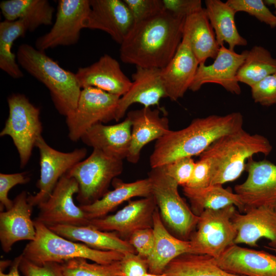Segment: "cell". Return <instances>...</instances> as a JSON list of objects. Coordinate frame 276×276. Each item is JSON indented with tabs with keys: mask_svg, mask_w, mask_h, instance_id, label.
<instances>
[{
	"mask_svg": "<svg viewBox=\"0 0 276 276\" xmlns=\"http://www.w3.org/2000/svg\"><path fill=\"white\" fill-rule=\"evenodd\" d=\"M90 10L83 21L84 28L105 32L121 44L135 24L123 0H90Z\"/></svg>",
	"mask_w": 276,
	"mask_h": 276,
	"instance_id": "cell-16",
	"label": "cell"
},
{
	"mask_svg": "<svg viewBox=\"0 0 276 276\" xmlns=\"http://www.w3.org/2000/svg\"><path fill=\"white\" fill-rule=\"evenodd\" d=\"M28 196L26 191H22L13 200L10 209L0 213V242L6 253L16 242L35 238L34 221L31 219L33 206L29 202Z\"/></svg>",
	"mask_w": 276,
	"mask_h": 276,
	"instance_id": "cell-19",
	"label": "cell"
},
{
	"mask_svg": "<svg viewBox=\"0 0 276 276\" xmlns=\"http://www.w3.org/2000/svg\"><path fill=\"white\" fill-rule=\"evenodd\" d=\"M58 235L74 242H81L88 247L100 250L116 251L124 255L136 254L127 240L114 232L100 231L90 225H57L48 227Z\"/></svg>",
	"mask_w": 276,
	"mask_h": 276,
	"instance_id": "cell-28",
	"label": "cell"
},
{
	"mask_svg": "<svg viewBox=\"0 0 276 276\" xmlns=\"http://www.w3.org/2000/svg\"><path fill=\"white\" fill-rule=\"evenodd\" d=\"M61 265L64 276H123L120 261L102 264L89 263L84 258H75Z\"/></svg>",
	"mask_w": 276,
	"mask_h": 276,
	"instance_id": "cell-36",
	"label": "cell"
},
{
	"mask_svg": "<svg viewBox=\"0 0 276 276\" xmlns=\"http://www.w3.org/2000/svg\"><path fill=\"white\" fill-rule=\"evenodd\" d=\"M90 10V0L58 1L55 21L49 32L37 39L35 48L44 51L77 43Z\"/></svg>",
	"mask_w": 276,
	"mask_h": 276,
	"instance_id": "cell-13",
	"label": "cell"
},
{
	"mask_svg": "<svg viewBox=\"0 0 276 276\" xmlns=\"http://www.w3.org/2000/svg\"><path fill=\"white\" fill-rule=\"evenodd\" d=\"M30 180L26 172L13 174L0 173V210L3 212L10 209L13 200L8 198L9 191L17 185L26 184Z\"/></svg>",
	"mask_w": 276,
	"mask_h": 276,
	"instance_id": "cell-41",
	"label": "cell"
},
{
	"mask_svg": "<svg viewBox=\"0 0 276 276\" xmlns=\"http://www.w3.org/2000/svg\"><path fill=\"white\" fill-rule=\"evenodd\" d=\"M16 58L19 65L48 88L60 114L66 117L75 109L82 90L75 74L27 43L19 46Z\"/></svg>",
	"mask_w": 276,
	"mask_h": 276,
	"instance_id": "cell-4",
	"label": "cell"
},
{
	"mask_svg": "<svg viewBox=\"0 0 276 276\" xmlns=\"http://www.w3.org/2000/svg\"><path fill=\"white\" fill-rule=\"evenodd\" d=\"M154 244L153 251L147 259L148 271L162 274L167 266L176 258L185 254H191L189 240H184L173 236L166 228L158 208L153 218Z\"/></svg>",
	"mask_w": 276,
	"mask_h": 276,
	"instance_id": "cell-26",
	"label": "cell"
},
{
	"mask_svg": "<svg viewBox=\"0 0 276 276\" xmlns=\"http://www.w3.org/2000/svg\"><path fill=\"white\" fill-rule=\"evenodd\" d=\"M131 123L126 117L122 122L110 125L98 123L83 135V143L112 157L126 158L131 142Z\"/></svg>",
	"mask_w": 276,
	"mask_h": 276,
	"instance_id": "cell-25",
	"label": "cell"
},
{
	"mask_svg": "<svg viewBox=\"0 0 276 276\" xmlns=\"http://www.w3.org/2000/svg\"><path fill=\"white\" fill-rule=\"evenodd\" d=\"M183 192L190 202L192 211L197 216L207 209L217 210L231 205H235L240 213L244 211L239 195L222 185H211L199 189L183 187Z\"/></svg>",
	"mask_w": 276,
	"mask_h": 276,
	"instance_id": "cell-31",
	"label": "cell"
},
{
	"mask_svg": "<svg viewBox=\"0 0 276 276\" xmlns=\"http://www.w3.org/2000/svg\"><path fill=\"white\" fill-rule=\"evenodd\" d=\"M132 84L129 90L120 97L117 108L115 120L119 121L125 116L128 108L134 103L144 107L158 105L160 100L167 97L161 77V69L136 66L132 75Z\"/></svg>",
	"mask_w": 276,
	"mask_h": 276,
	"instance_id": "cell-22",
	"label": "cell"
},
{
	"mask_svg": "<svg viewBox=\"0 0 276 276\" xmlns=\"http://www.w3.org/2000/svg\"><path fill=\"white\" fill-rule=\"evenodd\" d=\"M272 149L266 137L251 134L242 128L218 139L199 156L210 165L211 185H223L238 179L245 170L247 160L254 155H268Z\"/></svg>",
	"mask_w": 276,
	"mask_h": 276,
	"instance_id": "cell-3",
	"label": "cell"
},
{
	"mask_svg": "<svg viewBox=\"0 0 276 276\" xmlns=\"http://www.w3.org/2000/svg\"><path fill=\"white\" fill-rule=\"evenodd\" d=\"M232 221L237 231L235 244L257 247L260 239L266 238L269 241L268 248H276V207L251 208L243 214L237 211Z\"/></svg>",
	"mask_w": 276,
	"mask_h": 276,
	"instance_id": "cell-18",
	"label": "cell"
},
{
	"mask_svg": "<svg viewBox=\"0 0 276 276\" xmlns=\"http://www.w3.org/2000/svg\"><path fill=\"white\" fill-rule=\"evenodd\" d=\"M120 98L95 87L82 88L75 109L66 117L69 139L76 142L94 125L115 120Z\"/></svg>",
	"mask_w": 276,
	"mask_h": 276,
	"instance_id": "cell-10",
	"label": "cell"
},
{
	"mask_svg": "<svg viewBox=\"0 0 276 276\" xmlns=\"http://www.w3.org/2000/svg\"><path fill=\"white\" fill-rule=\"evenodd\" d=\"M129 8L134 23L154 17L164 10L162 0H123Z\"/></svg>",
	"mask_w": 276,
	"mask_h": 276,
	"instance_id": "cell-38",
	"label": "cell"
},
{
	"mask_svg": "<svg viewBox=\"0 0 276 276\" xmlns=\"http://www.w3.org/2000/svg\"><path fill=\"white\" fill-rule=\"evenodd\" d=\"M123 169V160L93 149L88 157L77 164L66 174L75 178L78 183L76 199L79 205H87L101 198Z\"/></svg>",
	"mask_w": 276,
	"mask_h": 276,
	"instance_id": "cell-7",
	"label": "cell"
},
{
	"mask_svg": "<svg viewBox=\"0 0 276 276\" xmlns=\"http://www.w3.org/2000/svg\"><path fill=\"white\" fill-rule=\"evenodd\" d=\"M226 2L237 12H244L254 16L271 28L276 27V15L262 0H227Z\"/></svg>",
	"mask_w": 276,
	"mask_h": 276,
	"instance_id": "cell-37",
	"label": "cell"
},
{
	"mask_svg": "<svg viewBox=\"0 0 276 276\" xmlns=\"http://www.w3.org/2000/svg\"><path fill=\"white\" fill-rule=\"evenodd\" d=\"M186 18L165 10L154 17L134 24L120 44V59L136 66L164 68L182 41Z\"/></svg>",
	"mask_w": 276,
	"mask_h": 276,
	"instance_id": "cell-1",
	"label": "cell"
},
{
	"mask_svg": "<svg viewBox=\"0 0 276 276\" xmlns=\"http://www.w3.org/2000/svg\"><path fill=\"white\" fill-rule=\"evenodd\" d=\"M143 276H166V275L164 273L162 274H153V273H151L148 272L147 273L145 274Z\"/></svg>",
	"mask_w": 276,
	"mask_h": 276,
	"instance_id": "cell-49",
	"label": "cell"
},
{
	"mask_svg": "<svg viewBox=\"0 0 276 276\" xmlns=\"http://www.w3.org/2000/svg\"><path fill=\"white\" fill-rule=\"evenodd\" d=\"M247 53V50H245L239 54L224 45L221 46L212 64H199L189 89L196 91L206 83H215L232 94L240 95L241 89L237 74Z\"/></svg>",
	"mask_w": 276,
	"mask_h": 276,
	"instance_id": "cell-17",
	"label": "cell"
},
{
	"mask_svg": "<svg viewBox=\"0 0 276 276\" xmlns=\"http://www.w3.org/2000/svg\"><path fill=\"white\" fill-rule=\"evenodd\" d=\"M0 8L5 20L24 19L29 25V31L53 22L54 9L47 0H7L1 2Z\"/></svg>",
	"mask_w": 276,
	"mask_h": 276,
	"instance_id": "cell-32",
	"label": "cell"
},
{
	"mask_svg": "<svg viewBox=\"0 0 276 276\" xmlns=\"http://www.w3.org/2000/svg\"><path fill=\"white\" fill-rule=\"evenodd\" d=\"M205 11L220 47L226 43L228 49L245 46L247 41L239 33L235 20L236 12L226 2L220 0H205Z\"/></svg>",
	"mask_w": 276,
	"mask_h": 276,
	"instance_id": "cell-30",
	"label": "cell"
},
{
	"mask_svg": "<svg viewBox=\"0 0 276 276\" xmlns=\"http://www.w3.org/2000/svg\"><path fill=\"white\" fill-rule=\"evenodd\" d=\"M236 211L234 205L217 210H204L199 216L197 229L189 240L191 254L217 258L234 244L237 231L232 218Z\"/></svg>",
	"mask_w": 276,
	"mask_h": 276,
	"instance_id": "cell-9",
	"label": "cell"
},
{
	"mask_svg": "<svg viewBox=\"0 0 276 276\" xmlns=\"http://www.w3.org/2000/svg\"><path fill=\"white\" fill-rule=\"evenodd\" d=\"M141 257L147 259L151 254L154 244L153 228L140 229L134 232L127 240Z\"/></svg>",
	"mask_w": 276,
	"mask_h": 276,
	"instance_id": "cell-43",
	"label": "cell"
},
{
	"mask_svg": "<svg viewBox=\"0 0 276 276\" xmlns=\"http://www.w3.org/2000/svg\"><path fill=\"white\" fill-rule=\"evenodd\" d=\"M195 163L192 157H185L176 159L161 167L178 185L183 187L189 182L192 177Z\"/></svg>",
	"mask_w": 276,
	"mask_h": 276,
	"instance_id": "cell-40",
	"label": "cell"
},
{
	"mask_svg": "<svg viewBox=\"0 0 276 276\" xmlns=\"http://www.w3.org/2000/svg\"><path fill=\"white\" fill-rule=\"evenodd\" d=\"M120 263L123 276H143L148 271L147 260L137 254H125Z\"/></svg>",
	"mask_w": 276,
	"mask_h": 276,
	"instance_id": "cell-44",
	"label": "cell"
},
{
	"mask_svg": "<svg viewBox=\"0 0 276 276\" xmlns=\"http://www.w3.org/2000/svg\"><path fill=\"white\" fill-rule=\"evenodd\" d=\"M264 2L265 4L268 5H273L276 9V0H266L264 1ZM275 15H276V11Z\"/></svg>",
	"mask_w": 276,
	"mask_h": 276,
	"instance_id": "cell-48",
	"label": "cell"
},
{
	"mask_svg": "<svg viewBox=\"0 0 276 276\" xmlns=\"http://www.w3.org/2000/svg\"><path fill=\"white\" fill-rule=\"evenodd\" d=\"M243 124L240 112L196 118L186 128L170 130L156 141L150 166L161 167L178 158L200 155L218 139L243 128Z\"/></svg>",
	"mask_w": 276,
	"mask_h": 276,
	"instance_id": "cell-2",
	"label": "cell"
},
{
	"mask_svg": "<svg viewBox=\"0 0 276 276\" xmlns=\"http://www.w3.org/2000/svg\"><path fill=\"white\" fill-rule=\"evenodd\" d=\"M211 168L209 163L200 157L199 160L195 163L190 181L183 187L192 189L205 188L211 185Z\"/></svg>",
	"mask_w": 276,
	"mask_h": 276,
	"instance_id": "cell-45",
	"label": "cell"
},
{
	"mask_svg": "<svg viewBox=\"0 0 276 276\" xmlns=\"http://www.w3.org/2000/svg\"><path fill=\"white\" fill-rule=\"evenodd\" d=\"M22 258V255L21 254L15 258L8 273H5L3 271L0 270V276H21L19 273V266Z\"/></svg>",
	"mask_w": 276,
	"mask_h": 276,
	"instance_id": "cell-47",
	"label": "cell"
},
{
	"mask_svg": "<svg viewBox=\"0 0 276 276\" xmlns=\"http://www.w3.org/2000/svg\"><path fill=\"white\" fill-rule=\"evenodd\" d=\"M127 117L132 126L130 145L126 159L130 163L136 164L146 145L157 141L170 130L169 120L167 117L161 116L159 109L144 107L128 112Z\"/></svg>",
	"mask_w": 276,
	"mask_h": 276,
	"instance_id": "cell-24",
	"label": "cell"
},
{
	"mask_svg": "<svg viewBox=\"0 0 276 276\" xmlns=\"http://www.w3.org/2000/svg\"><path fill=\"white\" fill-rule=\"evenodd\" d=\"M162 219L178 238L189 240L199 220L180 196L178 184L162 167L151 169L148 177Z\"/></svg>",
	"mask_w": 276,
	"mask_h": 276,
	"instance_id": "cell-6",
	"label": "cell"
},
{
	"mask_svg": "<svg viewBox=\"0 0 276 276\" xmlns=\"http://www.w3.org/2000/svg\"><path fill=\"white\" fill-rule=\"evenodd\" d=\"M29 30L28 23L21 19L5 20L0 23V68L14 79L20 78L24 74L16 62L12 48L14 41Z\"/></svg>",
	"mask_w": 276,
	"mask_h": 276,
	"instance_id": "cell-34",
	"label": "cell"
},
{
	"mask_svg": "<svg viewBox=\"0 0 276 276\" xmlns=\"http://www.w3.org/2000/svg\"><path fill=\"white\" fill-rule=\"evenodd\" d=\"M214 259L219 267L235 274L276 276V256L263 250L234 244Z\"/></svg>",
	"mask_w": 276,
	"mask_h": 276,
	"instance_id": "cell-21",
	"label": "cell"
},
{
	"mask_svg": "<svg viewBox=\"0 0 276 276\" xmlns=\"http://www.w3.org/2000/svg\"><path fill=\"white\" fill-rule=\"evenodd\" d=\"M247 177L235 186V192L248 209L262 206L276 207V165L266 159L249 158L246 164Z\"/></svg>",
	"mask_w": 276,
	"mask_h": 276,
	"instance_id": "cell-14",
	"label": "cell"
},
{
	"mask_svg": "<svg viewBox=\"0 0 276 276\" xmlns=\"http://www.w3.org/2000/svg\"><path fill=\"white\" fill-rule=\"evenodd\" d=\"M250 88L255 103L266 106L276 104V73L267 76Z\"/></svg>",
	"mask_w": 276,
	"mask_h": 276,
	"instance_id": "cell-39",
	"label": "cell"
},
{
	"mask_svg": "<svg viewBox=\"0 0 276 276\" xmlns=\"http://www.w3.org/2000/svg\"><path fill=\"white\" fill-rule=\"evenodd\" d=\"M78 191L76 180L64 174L49 198L38 205L39 213L35 220L48 227L57 225H88L89 220L74 201V195Z\"/></svg>",
	"mask_w": 276,
	"mask_h": 276,
	"instance_id": "cell-12",
	"label": "cell"
},
{
	"mask_svg": "<svg viewBox=\"0 0 276 276\" xmlns=\"http://www.w3.org/2000/svg\"><path fill=\"white\" fill-rule=\"evenodd\" d=\"M199 64L191 49L188 33L184 28L183 38L176 53L161 69L167 97L176 101L183 97L189 89Z\"/></svg>",
	"mask_w": 276,
	"mask_h": 276,
	"instance_id": "cell-20",
	"label": "cell"
},
{
	"mask_svg": "<svg viewBox=\"0 0 276 276\" xmlns=\"http://www.w3.org/2000/svg\"><path fill=\"white\" fill-rule=\"evenodd\" d=\"M75 74L82 89L95 87L120 97L132 84L119 62L107 54L103 55L89 66L79 67Z\"/></svg>",
	"mask_w": 276,
	"mask_h": 276,
	"instance_id": "cell-23",
	"label": "cell"
},
{
	"mask_svg": "<svg viewBox=\"0 0 276 276\" xmlns=\"http://www.w3.org/2000/svg\"><path fill=\"white\" fill-rule=\"evenodd\" d=\"M111 183L113 189L108 191L101 198L89 204L79 205L88 220L105 217L132 198L152 195L151 183L148 177L131 182H124L116 178Z\"/></svg>",
	"mask_w": 276,
	"mask_h": 276,
	"instance_id": "cell-27",
	"label": "cell"
},
{
	"mask_svg": "<svg viewBox=\"0 0 276 276\" xmlns=\"http://www.w3.org/2000/svg\"><path fill=\"white\" fill-rule=\"evenodd\" d=\"M7 102L9 116L0 136L7 135L12 139L22 168L29 162L37 140L42 136L40 109L20 94L10 95Z\"/></svg>",
	"mask_w": 276,
	"mask_h": 276,
	"instance_id": "cell-8",
	"label": "cell"
},
{
	"mask_svg": "<svg viewBox=\"0 0 276 276\" xmlns=\"http://www.w3.org/2000/svg\"><path fill=\"white\" fill-rule=\"evenodd\" d=\"M157 208L153 195L128 203L116 213L89 220L90 225L100 231L114 232L128 240L135 231L153 227V215Z\"/></svg>",
	"mask_w": 276,
	"mask_h": 276,
	"instance_id": "cell-15",
	"label": "cell"
},
{
	"mask_svg": "<svg viewBox=\"0 0 276 276\" xmlns=\"http://www.w3.org/2000/svg\"><path fill=\"white\" fill-rule=\"evenodd\" d=\"M275 73L276 58L266 48L255 45L247 50L246 58L238 71L237 78L239 82L251 87Z\"/></svg>",
	"mask_w": 276,
	"mask_h": 276,
	"instance_id": "cell-35",
	"label": "cell"
},
{
	"mask_svg": "<svg viewBox=\"0 0 276 276\" xmlns=\"http://www.w3.org/2000/svg\"><path fill=\"white\" fill-rule=\"evenodd\" d=\"M166 276H243L229 273L206 255L185 254L174 259L166 267Z\"/></svg>",
	"mask_w": 276,
	"mask_h": 276,
	"instance_id": "cell-33",
	"label": "cell"
},
{
	"mask_svg": "<svg viewBox=\"0 0 276 276\" xmlns=\"http://www.w3.org/2000/svg\"><path fill=\"white\" fill-rule=\"evenodd\" d=\"M184 28L188 32L191 49L199 63L215 59L219 52L214 31L203 8L186 18Z\"/></svg>",
	"mask_w": 276,
	"mask_h": 276,
	"instance_id": "cell-29",
	"label": "cell"
},
{
	"mask_svg": "<svg viewBox=\"0 0 276 276\" xmlns=\"http://www.w3.org/2000/svg\"><path fill=\"white\" fill-rule=\"evenodd\" d=\"M164 9L172 14L187 17L201 10L200 0H162Z\"/></svg>",
	"mask_w": 276,
	"mask_h": 276,
	"instance_id": "cell-46",
	"label": "cell"
},
{
	"mask_svg": "<svg viewBox=\"0 0 276 276\" xmlns=\"http://www.w3.org/2000/svg\"><path fill=\"white\" fill-rule=\"evenodd\" d=\"M34 221L35 238L26 245L21 254L36 265L50 262L62 264L75 258L107 264L120 261L124 255L116 251L95 249L83 243L70 240L56 234L43 223Z\"/></svg>",
	"mask_w": 276,
	"mask_h": 276,
	"instance_id": "cell-5",
	"label": "cell"
},
{
	"mask_svg": "<svg viewBox=\"0 0 276 276\" xmlns=\"http://www.w3.org/2000/svg\"><path fill=\"white\" fill-rule=\"evenodd\" d=\"M19 269L24 276H64L61 264L50 262L38 265L23 256Z\"/></svg>",
	"mask_w": 276,
	"mask_h": 276,
	"instance_id": "cell-42",
	"label": "cell"
},
{
	"mask_svg": "<svg viewBox=\"0 0 276 276\" xmlns=\"http://www.w3.org/2000/svg\"><path fill=\"white\" fill-rule=\"evenodd\" d=\"M268 248L271 249L272 250L276 252V248Z\"/></svg>",
	"mask_w": 276,
	"mask_h": 276,
	"instance_id": "cell-50",
	"label": "cell"
},
{
	"mask_svg": "<svg viewBox=\"0 0 276 276\" xmlns=\"http://www.w3.org/2000/svg\"><path fill=\"white\" fill-rule=\"evenodd\" d=\"M35 147L39 153L40 177L36 184L39 191L28 197L29 202L33 206L46 201L61 177L85 159L87 154L85 148L68 152L58 151L51 147L42 136L37 140Z\"/></svg>",
	"mask_w": 276,
	"mask_h": 276,
	"instance_id": "cell-11",
	"label": "cell"
}]
</instances>
